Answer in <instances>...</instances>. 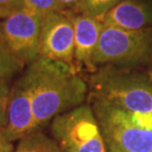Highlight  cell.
<instances>
[{"mask_svg":"<svg viewBox=\"0 0 152 152\" xmlns=\"http://www.w3.org/2000/svg\"><path fill=\"white\" fill-rule=\"evenodd\" d=\"M21 78L31 94L39 129L83 104L89 90L74 65L42 56L29 63Z\"/></svg>","mask_w":152,"mask_h":152,"instance_id":"1","label":"cell"},{"mask_svg":"<svg viewBox=\"0 0 152 152\" xmlns=\"http://www.w3.org/2000/svg\"><path fill=\"white\" fill-rule=\"evenodd\" d=\"M90 99L134 114L152 115V81L134 68L101 66L90 77Z\"/></svg>","mask_w":152,"mask_h":152,"instance_id":"2","label":"cell"},{"mask_svg":"<svg viewBox=\"0 0 152 152\" xmlns=\"http://www.w3.org/2000/svg\"><path fill=\"white\" fill-rule=\"evenodd\" d=\"M91 107L108 152H152V115L124 111L101 100Z\"/></svg>","mask_w":152,"mask_h":152,"instance_id":"3","label":"cell"},{"mask_svg":"<svg viewBox=\"0 0 152 152\" xmlns=\"http://www.w3.org/2000/svg\"><path fill=\"white\" fill-rule=\"evenodd\" d=\"M152 53V28L130 31L105 26L93 56V64L134 68L148 63Z\"/></svg>","mask_w":152,"mask_h":152,"instance_id":"4","label":"cell"},{"mask_svg":"<svg viewBox=\"0 0 152 152\" xmlns=\"http://www.w3.org/2000/svg\"><path fill=\"white\" fill-rule=\"evenodd\" d=\"M50 133L63 152H108L91 105L82 104L53 118Z\"/></svg>","mask_w":152,"mask_h":152,"instance_id":"5","label":"cell"},{"mask_svg":"<svg viewBox=\"0 0 152 152\" xmlns=\"http://www.w3.org/2000/svg\"><path fill=\"white\" fill-rule=\"evenodd\" d=\"M42 19L44 16L38 12L20 8L8 14L0 24L8 48L24 64L39 57Z\"/></svg>","mask_w":152,"mask_h":152,"instance_id":"6","label":"cell"},{"mask_svg":"<svg viewBox=\"0 0 152 152\" xmlns=\"http://www.w3.org/2000/svg\"><path fill=\"white\" fill-rule=\"evenodd\" d=\"M39 56L73 65L74 26L71 17L62 11L50 13L42 19Z\"/></svg>","mask_w":152,"mask_h":152,"instance_id":"7","label":"cell"},{"mask_svg":"<svg viewBox=\"0 0 152 152\" xmlns=\"http://www.w3.org/2000/svg\"><path fill=\"white\" fill-rule=\"evenodd\" d=\"M37 130L39 126L33 110L31 94L20 77L10 89L4 132L13 142L19 141Z\"/></svg>","mask_w":152,"mask_h":152,"instance_id":"8","label":"cell"},{"mask_svg":"<svg viewBox=\"0 0 152 152\" xmlns=\"http://www.w3.org/2000/svg\"><path fill=\"white\" fill-rule=\"evenodd\" d=\"M71 19L74 26V60L93 73L97 70L93 56L105 26L102 21L87 15L79 14Z\"/></svg>","mask_w":152,"mask_h":152,"instance_id":"9","label":"cell"},{"mask_svg":"<svg viewBox=\"0 0 152 152\" xmlns=\"http://www.w3.org/2000/svg\"><path fill=\"white\" fill-rule=\"evenodd\" d=\"M104 26L138 31L152 25V0H121L102 18Z\"/></svg>","mask_w":152,"mask_h":152,"instance_id":"10","label":"cell"},{"mask_svg":"<svg viewBox=\"0 0 152 152\" xmlns=\"http://www.w3.org/2000/svg\"><path fill=\"white\" fill-rule=\"evenodd\" d=\"M14 152H63L53 137L39 130L18 141Z\"/></svg>","mask_w":152,"mask_h":152,"instance_id":"11","label":"cell"},{"mask_svg":"<svg viewBox=\"0 0 152 152\" xmlns=\"http://www.w3.org/2000/svg\"><path fill=\"white\" fill-rule=\"evenodd\" d=\"M23 65L24 63L8 48L0 28V82H7L22 69Z\"/></svg>","mask_w":152,"mask_h":152,"instance_id":"12","label":"cell"},{"mask_svg":"<svg viewBox=\"0 0 152 152\" xmlns=\"http://www.w3.org/2000/svg\"><path fill=\"white\" fill-rule=\"evenodd\" d=\"M121 0H81L75 10L79 14L95 17L100 21Z\"/></svg>","mask_w":152,"mask_h":152,"instance_id":"13","label":"cell"},{"mask_svg":"<svg viewBox=\"0 0 152 152\" xmlns=\"http://www.w3.org/2000/svg\"><path fill=\"white\" fill-rule=\"evenodd\" d=\"M20 8L38 12L44 17L53 12L62 11L57 0H19L16 9Z\"/></svg>","mask_w":152,"mask_h":152,"instance_id":"14","label":"cell"},{"mask_svg":"<svg viewBox=\"0 0 152 152\" xmlns=\"http://www.w3.org/2000/svg\"><path fill=\"white\" fill-rule=\"evenodd\" d=\"M10 87L7 82H0V129H4L6 126V115L9 101Z\"/></svg>","mask_w":152,"mask_h":152,"instance_id":"15","label":"cell"},{"mask_svg":"<svg viewBox=\"0 0 152 152\" xmlns=\"http://www.w3.org/2000/svg\"><path fill=\"white\" fill-rule=\"evenodd\" d=\"M19 0H0V17L5 18L16 9Z\"/></svg>","mask_w":152,"mask_h":152,"instance_id":"16","label":"cell"},{"mask_svg":"<svg viewBox=\"0 0 152 152\" xmlns=\"http://www.w3.org/2000/svg\"><path fill=\"white\" fill-rule=\"evenodd\" d=\"M13 143L6 135L4 129H0V152H14Z\"/></svg>","mask_w":152,"mask_h":152,"instance_id":"17","label":"cell"},{"mask_svg":"<svg viewBox=\"0 0 152 152\" xmlns=\"http://www.w3.org/2000/svg\"><path fill=\"white\" fill-rule=\"evenodd\" d=\"M80 1L81 0H57L60 8H61V10H63V9H67V8L75 9L76 6L79 4Z\"/></svg>","mask_w":152,"mask_h":152,"instance_id":"18","label":"cell"},{"mask_svg":"<svg viewBox=\"0 0 152 152\" xmlns=\"http://www.w3.org/2000/svg\"><path fill=\"white\" fill-rule=\"evenodd\" d=\"M146 72H147L148 76H149L150 80L152 81V53H151L149 61H148V68H147V71Z\"/></svg>","mask_w":152,"mask_h":152,"instance_id":"19","label":"cell"}]
</instances>
